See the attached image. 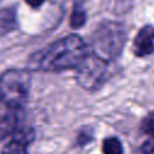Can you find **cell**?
Returning <instances> with one entry per match:
<instances>
[{
	"mask_svg": "<svg viewBox=\"0 0 154 154\" xmlns=\"http://www.w3.org/2000/svg\"><path fill=\"white\" fill-rule=\"evenodd\" d=\"M88 53L89 49L82 37L72 34L36 52L30 59V65L40 71H63L77 67Z\"/></svg>",
	"mask_w": 154,
	"mask_h": 154,
	"instance_id": "1",
	"label": "cell"
},
{
	"mask_svg": "<svg viewBox=\"0 0 154 154\" xmlns=\"http://www.w3.org/2000/svg\"><path fill=\"white\" fill-rule=\"evenodd\" d=\"M126 40L125 26L119 22H102L93 32L90 52L105 61L111 63L123 51Z\"/></svg>",
	"mask_w": 154,
	"mask_h": 154,
	"instance_id": "2",
	"label": "cell"
},
{
	"mask_svg": "<svg viewBox=\"0 0 154 154\" xmlns=\"http://www.w3.org/2000/svg\"><path fill=\"white\" fill-rule=\"evenodd\" d=\"M31 76L23 69H10L0 76V101L10 109H22L29 97Z\"/></svg>",
	"mask_w": 154,
	"mask_h": 154,
	"instance_id": "3",
	"label": "cell"
},
{
	"mask_svg": "<svg viewBox=\"0 0 154 154\" xmlns=\"http://www.w3.org/2000/svg\"><path fill=\"white\" fill-rule=\"evenodd\" d=\"M108 61L93 54L90 51L77 66V82L87 90L100 88L108 76Z\"/></svg>",
	"mask_w": 154,
	"mask_h": 154,
	"instance_id": "4",
	"label": "cell"
},
{
	"mask_svg": "<svg viewBox=\"0 0 154 154\" xmlns=\"http://www.w3.org/2000/svg\"><path fill=\"white\" fill-rule=\"evenodd\" d=\"M35 131L30 126L23 125L12 135V138L2 147L0 154H28L26 147L34 141Z\"/></svg>",
	"mask_w": 154,
	"mask_h": 154,
	"instance_id": "5",
	"label": "cell"
},
{
	"mask_svg": "<svg viewBox=\"0 0 154 154\" xmlns=\"http://www.w3.org/2000/svg\"><path fill=\"white\" fill-rule=\"evenodd\" d=\"M154 52V26L144 25L134 40V53L136 57H147Z\"/></svg>",
	"mask_w": 154,
	"mask_h": 154,
	"instance_id": "6",
	"label": "cell"
},
{
	"mask_svg": "<svg viewBox=\"0 0 154 154\" xmlns=\"http://www.w3.org/2000/svg\"><path fill=\"white\" fill-rule=\"evenodd\" d=\"M20 111L22 109H10L7 114L0 118V137L12 136L23 126Z\"/></svg>",
	"mask_w": 154,
	"mask_h": 154,
	"instance_id": "7",
	"label": "cell"
},
{
	"mask_svg": "<svg viewBox=\"0 0 154 154\" xmlns=\"http://www.w3.org/2000/svg\"><path fill=\"white\" fill-rule=\"evenodd\" d=\"M18 26L17 13L14 7L0 8V36H5Z\"/></svg>",
	"mask_w": 154,
	"mask_h": 154,
	"instance_id": "8",
	"label": "cell"
},
{
	"mask_svg": "<svg viewBox=\"0 0 154 154\" xmlns=\"http://www.w3.org/2000/svg\"><path fill=\"white\" fill-rule=\"evenodd\" d=\"M85 20H87V12H85L83 5L79 4V2H75L73 10H72V13H71L70 25L73 29H78V28L84 25Z\"/></svg>",
	"mask_w": 154,
	"mask_h": 154,
	"instance_id": "9",
	"label": "cell"
},
{
	"mask_svg": "<svg viewBox=\"0 0 154 154\" xmlns=\"http://www.w3.org/2000/svg\"><path fill=\"white\" fill-rule=\"evenodd\" d=\"M103 154H123V147L117 137H108L102 142Z\"/></svg>",
	"mask_w": 154,
	"mask_h": 154,
	"instance_id": "10",
	"label": "cell"
},
{
	"mask_svg": "<svg viewBox=\"0 0 154 154\" xmlns=\"http://www.w3.org/2000/svg\"><path fill=\"white\" fill-rule=\"evenodd\" d=\"M141 130L148 137H154V112H150L141 123Z\"/></svg>",
	"mask_w": 154,
	"mask_h": 154,
	"instance_id": "11",
	"label": "cell"
},
{
	"mask_svg": "<svg viewBox=\"0 0 154 154\" xmlns=\"http://www.w3.org/2000/svg\"><path fill=\"white\" fill-rule=\"evenodd\" d=\"M140 149L142 154H154V137H147Z\"/></svg>",
	"mask_w": 154,
	"mask_h": 154,
	"instance_id": "12",
	"label": "cell"
},
{
	"mask_svg": "<svg viewBox=\"0 0 154 154\" xmlns=\"http://www.w3.org/2000/svg\"><path fill=\"white\" fill-rule=\"evenodd\" d=\"M90 140H91V134H90L88 130L81 131L79 135H78V137H77V141H78L79 144H84V143H87V142L90 141Z\"/></svg>",
	"mask_w": 154,
	"mask_h": 154,
	"instance_id": "13",
	"label": "cell"
},
{
	"mask_svg": "<svg viewBox=\"0 0 154 154\" xmlns=\"http://www.w3.org/2000/svg\"><path fill=\"white\" fill-rule=\"evenodd\" d=\"M132 5V0H117V8L118 11H128V8Z\"/></svg>",
	"mask_w": 154,
	"mask_h": 154,
	"instance_id": "14",
	"label": "cell"
},
{
	"mask_svg": "<svg viewBox=\"0 0 154 154\" xmlns=\"http://www.w3.org/2000/svg\"><path fill=\"white\" fill-rule=\"evenodd\" d=\"M29 6H31V7H34V8H36V7H40L43 2H45V0H24Z\"/></svg>",
	"mask_w": 154,
	"mask_h": 154,
	"instance_id": "15",
	"label": "cell"
}]
</instances>
